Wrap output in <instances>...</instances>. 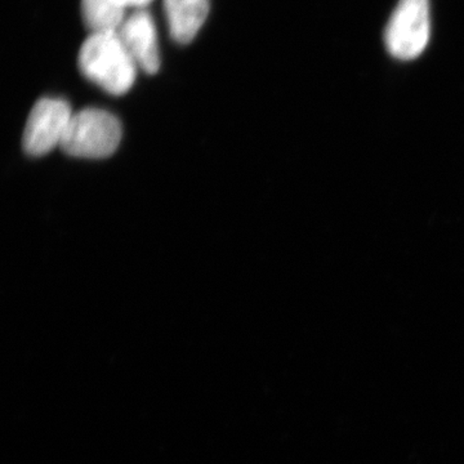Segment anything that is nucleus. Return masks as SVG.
Here are the masks:
<instances>
[{
    "mask_svg": "<svg viewBox=\"0 0 464 464\" xmlns=\"http://www.w3.org/2000/svg\"><path fill=\"white\" fill-rule=\"evenodd\" d=\"M118 33L137 66L148 74H157L160 69V51L151 14L145 9L134 12L125 18Z\"/></svg>",
    "mask_w": 464,
    "mask_h": 464,
    "instance_id": "5",
    "label": "nucleus"
},
{
    "mask_svg": "<svg viewBox=\"0 0 464 464\" xmlns=\"http://www.w3.org/2000/svg\"><path fill=\"white\" fill-rule=\"evenodd\" d=\"M164 12L174 42L188 44L209 14V0H164Z\"/></svg>",
    "mask_w": 464,
    "mask_h": 464,
    "instance_id": "6",
    "label": "nucleus"
},
{
    "mask_svg": "<svg viewBox=\"0 0 464 464\" xmlns=\"http://www.w3.org/2000/svg\"><path fill=\"white\" fill-rule=\"evenodd\" d=\"M121 123L111 112L84 109L72 115L61 149L74 158H109L121 145Z\"/></svg>",
    "mask_w": 464,
    "mask_h": 464,
    "instance_id": "2",
    "label": "nucleus"
},
{
    "mask_svg": "<svg viewBox=\"0 0 464 464\" xmlns=\"http://www.w3.org/2000/svg\"><path fill=\"white\" fill-rule=\"evenodd\" d=\"M430 34V0H400L387 24L384 43L391 56L411 61L426 50Z\"/></svg>",
    "mask_w": 464,
    "mask_h": 464,
    "instance_id": "3",
    "label": "nucleus"
},
{
    "mask_svg": "<svg viewBox=\"0 0 464 464\" xmlns=\"http://www.w3.org/2000/svg\"><path fill=\"white\" fill-rule=\"evenodd\" d=\"M82 16L92 33L118 32L125 20V8L114 0H82Z\"/></svg>",
    "mask_w": 464,
    "mask_h": 464,
    "instance_id": "7",
    "label": "nucleus"
},
{
    "mask_svg": "<svg viewBox=\"0 0 464 464\" xmlns=\"http://www.w3.org/2000/svg\"><path fill=\"white\" fill-rule=\"evenodd\" d=\"M74 112L63 99L45 97L34 105L24 130L23 146L30 157H44L63 139Z\"/></svg>",
    "mask_w": 464,
    "mask_h": 464,
    "instance_id": "4",
    "label": "nucleus"
},
{
    "mask_svg": "<svg viewBox=\"0 0 464 464\" xmlns=\"http://www.w3.org/2000/svg\"><path fill=\"white\" fill-rule=\"evenodd\" d=\"M78 63L88 81L114 96L133 87L139 69L118 32L92 33L79 51Z\"/></svg>",
    "mask_w": 464,
    "mask_h": 464,
    "instance_id": "1",
    "label": "nucleus"
},
{
    "mask_svg": "<svg viewBox=\"0 0 464 464\" xmlns=\"http://www.w3.org/2000/svg\"><path fill=\"white\" fill-rule=\"evenodd\" d=\"M119 5L123 8L127 7H143V5H149L151 0H114Z\"/></svg>",
    "mask_w": 464,
    "mask_h": 464,
    "instance_id": "8",
    "label": "nucleus"
}]
</instances>
